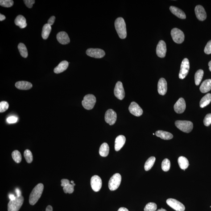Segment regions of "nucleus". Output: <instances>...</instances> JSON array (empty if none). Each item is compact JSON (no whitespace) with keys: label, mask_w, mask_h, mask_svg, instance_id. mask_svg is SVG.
I'll return each instance as SVG.
<instances>
[{"label":"nucleus","mask_w":211,"mask_h":211,"mask_svg":"<svg viewBox=\"0 0 211 211\" xmlns=\"http://www.w3.org/2000/svg\"><path fill=\"white\" fill-rule=\"evenodd\" d=\"M86 54L88 56L96 58H101L105 55L104 50L100 49H88L87 50Z\"/></svg>","instance_id":"nucleus-11"},{"label":"nucleus","mask_w":211,"mask_h":211,"mask_svg":"<svg viewBox=\"0 0 211 211\" xmlns=\"http://www.w3.org/2000/svg\"><path fill=\"white\" fill-rule=\"evenodd\" d=\"M196 17L200 21H204L206 18V13L204 8L201 5H197L195 8Z\"/></svg>","instance_id":"nucleus-17"},{"label":"nucleus","mask_w":211,"mask_h":211,"mask_svg":"<svg viewBox=\"0 0 211 211\" xmlns=\"http://www.w3.org/2000/svg\"><path fill=\"white\" fill-rule=\"evenodd\" d=\"M24 2L26 6L29 8H32L33 5L35 3V1L34 0H24Z\"/></svg>","instance_id":"nucleus-43"},{"label":"nucleus","mask_w":211,"mask_h":211,"mask_svg":"<svg viewBox=\"0 0 211 211\" xmlns=\"http://www.w3.org/2000/svg\"><path fill=\"white\" fill-rule=\"evenodd\" d=\"M204 52L207 55L211 54V40L207 43L204 48Z\"/></svg>","instance_id":"nucleus-42"},{"label":"nucleus","mask_w":211,"mask_h":211,"mask_svg":"<svg viewBox=\"0 0 211 211\" xmlns=\"http://www.w3.org/2000/svg\"><path fill=\"white\" fill-rule=\"evenodd\" d=\"M170 10L173 14H175L178 17L183 19H185L186 18V16L184 12L175 6H171L170 7Z\"/></svg>","instance_id":"nucleus-23"},{"label":"nucleus","mask_w":211,"mask_h":211,"mask_svg":"<svg viewBox=\"0 0 211 211\" xmlns=\"http://www.w3.org/2000/svg\"><path fill=\"white\" fill-rule=\"evenodd\" d=\"M96 102V97L94 95L88 94L84 96L83 100L82 101V104L84 109L90 110L94 107Z\"/></svg>","instance_id":"nucleus-5"},{"label":"nucleus","mask_w":211,"mask_h":211,"mask_svg":"<svg viewBox=\"0 0 211 211\" xmlns=\"http://www.w3.org/2000/svg\"><path fill=\"white\" fill-rule=\"evenodd\" d=\"M155 134L157 137H159L162 139L165 140H171L172 139L173 137V136L171 133L162 130L157 131L156 132Z\"/></svg>","instance_id":"nucleus-25"},{"label":"nucleus","mask_w":211,"mask_h":211,"mask_svg":"<svg viewBox=\"0 0 211 211\" xmlns=\"http://www.w3.org/2000/svg\"><path fill=\"white\" fill-rule=\"evenodd\" d=\"M17 118L14 116L9 117L7 119V122L9 124L15 123L17 122Z\"/></svg>","instance_id":"nucleus-44"},{"label":"nucleus","mask_w":211,"mask_h":211,"mask_svg":"<svg viewBox=\"0 0 211 211\" xmlns=\"http://www.w3.org/2000/svg\"><path fill=\"white\" fill-rule=\"evenodd\" d=\"M56 38L58 41L61 44H67L70 42L69 36L65 32L61 31L58 33Z\"/></svg>","instance_id":"nucleus-19"},{"label":"nucleus","mask_w":211,"mask_h":211,"mask_svg":"<svg viewBox=\"0 0 211 211\" xmlns=\"http://www.w3.org/2000/svg\"><path fill=\"white\" fill-rule=\"evenodd\" d=\"M9 108V104L6 101H2L0 102V112H6Z\"/></svg>","instance_id":"nucleus-40"},{"label":"nucleus","mask_w":211,"mask_h":211,"mask_svg":"<svg viewBox=\"0 0 211 211\" xmlns=\"http://www.w3.org/2000/svg\"><path fill=\"white\" fill-rule=\"evenodd\" d=\"M9 198L10 199V200H14L16 198V197L14 196V195L13 194H10L9 195Z\"/></svg>","instance_id":"nucleus-48"},{"label":"nucleus","mask_w":211,"mask_h":211,"mask_svg":"<svg viewBox=\"0 0 211 211\" xmlns=\"http://www.w3.org/2000/svg\"><path fill=\"white\" fill-rule=\"evenodd\" d=\"M175 124L178 129L184 133L191 132L193 129V124L191 121H177Z\"/></svg>","instance_id":"nucleus-4"},{"label":"nucleus","mask_w":211,"mask_h":211,"mask_svg":"<svg viewBox=\"0 0 211 211\" xmlns=\"http://www.w3.org/2000/svg\"><path fill=\"white\" fill-rule=\"evenodd\" d=\"M24 156L26 162L30 163L32 162L33 156L31 151L28 150H25L24 152Z\"/></svg>","instance_id":"nucleus-36"},{"label":"nucleus","mask_w":211,"mask_h":211,"mask_svg":"<svg viewBox=\"0 0 211 211\" xmlns=\"http://www.w3.org/2000/svg\"><path fill=\"white\" fill-rule=\"evenodd\" d=\"M61 186L64 187L70 184L69 180L67 179H62L61 180Z\"/></svg>","instance_id":"nucleus-45"},{"label":"nucleus","mask_w":211,"mask_h":211,"mask_svg":"<svg viewBox=\"0 0 211 211\" xmlns=\"http://www.w3.org/2000/svg\"><path fill=\"white\" fill-rule=\"evenodd\" d=\"M204 75V71L200 69L196 72L195 75V84L196 85H199L202 80Z\"/></svg>","instance_id":"nucleus-32"},{"label":"nucleus","mask_w":211,"mask_h":211,"mask_svg":"<svg viewBox=\"0 0 211 211\" xmlns=\"http://www.w3.org/2000/svg\"><path fill=\"white\" fill-rule=\"evenodd\" d=\"M156 54L159 57L163 58L165 57L167 47L165 42L163 40L159 41L156 47Z\"/></svg>","instance_id":"nucleus-15"},{"label":"nucleus","mask_w":211,"mask_h":211,"mask_svg":"<svg viewBox=\"0 0 211 211\" xmlns=\"http://www.w3.org/2000/svg\"><path fill=\"white\" fill-rule=\"evenodd\" d=\"M12 157L14 160L17 163H19L22 160V156L20 152L18 150H15L12 153Z\"/></svg>","instance_id":"nucleus-34"},{"label":"nucleus","mask_w":211,"mask_h":211,"mask_svg":"<svg viewBox=\"0 0 211 211\" xmlns=\"http://www.w3.org/2000/svg\"><path fill=\"white\" fill-rule=\"evenodd\" d=\"M208 66H209V70L211 72V60L209 62V63H208Z\"/></svg>","instance_id":"nucleus-52"},{"label":"nucleus","mask_w":211,"mask_h":211,"mask_svg":"<svg viewBox=\"0 0 211 211\" xmlns=\"http://www.w3.org/2000/svg\"><path fill=\"white\" fill-rule=\"evenodd\" d=\"M171 167V162L168 159L166 158L163 161L162 163V168L165 172H167L169 170Z\"/></svg>","instance_id":"nucleus-35"},{"label":"nucleus","mask_w":211,"mask_h":211,"mask_svg":"<svg viewBox=\"0 0 211 211\" xmlns=\"http://www.w3.org/2000/svg\"><path fill=\"white\" fill-rule=\"evenodd\" d=\"M14 23L16 25L19 26L21 29L24 28L27 26L26 18L22 15H19L17 16L14 20Z\"/></svg>","instance_id":"nucleus-26"},{"label":"nucleus","mask_w":211,"mask_h":211,"mask_svg":"<svg viewBox=\"0 0 211 211\" xmlns=\"http://www.w3.org/2000/svg\"><path fill=\"white\" fill-rule=\"evenodd\" d=\"M51 30H52L51 26L48 24H46L43 26L42 33V37L43 39H47L49 36Z\"/></svg>","instance_id":"nucleus-27"},{"label":"nucleus","mask_w":211,"mask_h":211,"mask_svg":"<svg viewBox=\"0 0 211 211\" xmlns=\"http://www.w3.org/2000/svg\"><path fill=\"white\" fill-rule=\"evenodd\" d=\"M121 175L119 173L114 174L109 179V187L111 191H115L119 187L121 182Z\"/></svg>","instance_id":"nucleus-6"},{"label":"nucleus","mask_w":211,"mask_h":211,"mask_svg":"<svg viewBox=\"0 0 211 211\" xmlns=\"http://www.w3.org/2000/svg\"><path fill=\"white\" fill-rule=\"evenodd\" d=\"M174 108L176 113L179 114L183 113L186 109V103L184 99L179 98L174 105Z\"/></svg>","instance_id":"nucleus-16"},{"label":"nucleus","mask_w":211,"mask_h":211,"mask_svg":"<svg viewBox=\"0 0 211 211\" xmlns=\"http://www.w3.org/2000/svg\"><path fill=\"white\" fill-rule=\"evenodd\" d=\"M130 112L137 117H139L143 113V110L136 102H133L130 104L129 107Z\"/></svg>","instance_id":"nucleus-14"},{"label":"nucleus","mask_w":211,"mask_h":211,"mask_svg":"<svg viewBox=\"0 0 211 211\" xmlns=\"http://www.w3.org/2000/svg\"><path fill=\"white\" fill-rule=\"evenodd\" d=\"M156 158L155 157L151 156L148 158L145 163L144 168L145 171H148L151 168L155 163Z\"/></svg>","instance_id":"nucleus-31"},{"label":"nucleus","mask_w":211,"mask_h":211,"mask_svg":"<svg viewBox=\"0 0 211 211\" xmlns=\"http://www.w3.org/2000/svg\"><path fill=\"white\" fill-rule=\"evenodd\" d=\"M14 1L12 0H1L0 5L2 7L10 8L14 5Z\"/></svg>","instance_id":"nucleus-38"},{"label":"nucleus","mask_w":211,"mask_h":211,"mask_svg":"<svg viewBox=\"0 0 211 211\" xmlns=\"http://www.w3.org/2000/svg\"><path fill=\"white\" fill-rule=\"evenodd\" d=\"M55 18H55V16L51 17L49 19L48 23H47V24L50 25L51 26H52V25L54 24V22H55Z\"/></svg>","instance_id":"nucleus-46"},{"label":"nucleus","mask_w":211,"mask_h":211,"mask_svg":"<svg viewBox=\"0 0 211 211\" xmlns=\"http://www.w3.org/2000/svg\"><path fill=\"white\" fill-rule=\"evenodd\" d=\"M115 96L119 100H122L125 97V92L122 83L121 81L117 82L114 88Z\"/></svg>","instance_id":"nucleus-13"},{"label":"nucleus","mask_w":211,"mask_h":211,"mask_svg":"<svg viewBox=\"0 0 211 211\" xmlns=\"http://www.w3.org/2000/svg\"><path fill=\"white\" fill-rule=\"evenodd\" d=\"M109 145L106 143H103L101 145L99 151L100 155L102 157L108 156L109 154Z\"/></svg>","instance_id":"nucleus-29"},{"label":"nucleus","mask_w":211,"mask_h":211,"mask_svg":"<svg viewBox=\"0 0 211 211\" xmlns=\"http://www.w3.org/2000/svg\"><path fill=\"white\" fill-rule=\"evenodd\" d=\"M63 190L65 193L66 194H72L74 191V186L73 184L70 183L68 185L63 187Z\"/></svg>","instance_id":"nucleus-39"},{"label":"nucleus","mask_w":211,"mask_h":211,"mask_svg":"<svg viewBox=\"0 0 211 211\" xmlns=\"http://www.w3.org/2000/svg\"><path fill=\"white\" fill-rule=\"evenodd\" d=\"M117 118V113L113 109H109L105 113V121L110 125H113L115 123Z\"/></svg>","instance_id":"nucleus-12"},{"label":"nucleus","mask_w":211,"mask_h":211,"mask_svg":"<svg viewBox=\"0 0 211 211\" xmlns=\"http://www.w3.org/2000/svg\"><path fill=\"white\" fill-rule=\"evenodd\" d=\"M18 47L21 56L24 58H27L28 56V52L26 46L23 43H20Z\"/></svg>","instance_id":"nucleus-33"},{"label":"nucleus","mask_w":211,"mask_h":211,"mask_svg":"<svg viewBox=\"0 0 211 211\" xmlns=\"http://www.w3.org/2000/svg\"><path fill=\"white\" fill-rule=\"evenodd\" d=\"M118 211H129L128 209L126 208L121 207L118 209Z\"/></svg>","instance_id":"nucleus-51"},{"label":"nucleus","mask_w":211,"mask_h":211,"mask_svg":"<svg viewBox=\"0 0 211 211\" xmlns=\"http://www.w3.org/2000/svg\"><path fill=\"white\" fill-rule=\"evenodd\" d=\"M211 102V94L207 93L202 98L200 102V108H203L209 105Z\"/></svg>","instance_id":"nucleus-30"},{"label":"nucleus","mask_w":211,"mask_h":211,"mask_svg":"<svg viewBox=\"0 0 211 211\" xmlns=\"http://www.w3.org/2000/svg\"><path fill=\"white\" fill-rule=\"evenodd\" d=\"M6 19V17L2 14H0V21H2Z\"/></svg>","instance_id":"nucleus-49"},{"label":"nucleus","mask_w":211,"mask_h":211,"mask_svg":"<svg viewBox=\"0 0 211 211\" xmlns=\"http://www.w3.org/2000/svg\"><path fill=\"white\" fill-rule=\"evenodd\" d=\"M73 184L74 186L76 185V184H74V183H73V184Z\"/></svg>","instance_id":"nucleus-55"},{"label":"nucleus","mask_w":211,"mask_h":211,"mask_svg":"<svg viewBox=\"0 0 211 211\" xmlns=\"http://www.w3.org/2000/svg\"><path fill=\"white\" fill-rule=\"evenodd\" d=\"M126 141V138L124 136L121 135L117 137L116 138L115 143V151H120L125 144Z\"/></svg>","instance_id":"nucleus-20"},{"label":"nucleus","mask_w":211,"mask_h":211,"mask_svg":"<svg viewBox=\"0 0 211 211\" xmlns=\"http://www.w3.org/2000/svg\"><path fill=\"white\" fill-rule=\"evenodd\" d=\"M91 186L95 192H97L101 190L102 186V181L101 178L97 175L92 177L90 180Z\"/></svg>","instance_id":"nucleus-10"},{"label":"nucleus","mask_w":211,"mask_h":211,"mask_svg":"<svg viewBox=\"0 0 211 211\" xmlns=\"http://www.w3.org/2000/svg\"><path fill=\"white\" fill-rule=\"evenodd\" d=\"M15 192L16 193L17 196H18V197H19V196H21V191L20 190L18 189V188H17L16 189Z\"/></svg>","instance_id":"nucleus-47"},{"label":"nucleus","mask_w":211,"mask_h":211,"mask_svg":"<svg viewBox=\"0 0 211 211\" xmlns=\"http://www.w3.org/2000/svg\"><path fill=\"white\" fill-rule=\"evenodd\" d=\"M189 60L187 58H184L181 65L180 71L179 74V79L183 80L186 77L189 72Z\"/></svg>","instance_id":"nucleus-8"},{"label":"nucleus","mask_w":211,"mask_h":211,"mask_svg":"<svg viewBox=\"0 0 211 211\" xmlns=\"http://www.w3.org/2000/svg\"><path fill=\"white\" fill-rule=\"evenodd\" d=\"M211 90V79L205 80L200 85V90L202 93H207Z\"/></svg>","instance_id":"nucleus-24"},{"label":"nucleus","mask_w":211,"mask_h":211,"mask_svg":"<svg viewBox=\"0 0 211 211\" xmlns=\"http://www.w3.org/2000/svg\"><path fill=\"white\" fill-rule=\"evenodd\" d=\"M157 206L156 204L154 203H149L144 208V211H156Z\"/></svg>","instance_id":"nucleus-37"},{"label":"nucleus","mask_w":211,"mask_h":211,"mask_svg":"<svg viewBox=\"0 0 211 211\" xmlns=\"http://www.w3.org/2000/svg\"><path fill=\"white\" fill-rule=\"evenodd\" d=\"M16 87L21 90H28L32 87L33 85L31 83L26 81H19L16 83Z\"/></svg>","instance_id":"nucleus-21"},{"label":"nucleus","mask_w":211,"mask_h":211,"mask_svg":"<svg viewBox=\"0 0 211 211\" xmlns=\"http://www.w3.org/2000/svg\"><path fill=\"white\" fill-rule=\"evenodd\" d=\"M171 35L173 40L176 43L180 44L184 41V33L178 29L176 28L173 29L171 30Z\"/></svg>","instance_id":"nucleus-7"},{"label":"nucleus","mask_w":211,"mask_h":211,"mask_svg":"<svg viewBox=\"0 0 211 211\" xmlns=\"http://www.w3.org/2000/svg\"><path fill=\"white\" fill-rule=\"evenodd\" d=\"M167 211L166 209H163V208H161L160 209H158L157 211Z\"/></svg>","instance_id":"nucleus-53"},{"label":"nucleus","mask_w":211,"mask_h":211,"mask_svg":"<svg viewBox=\"0 0 211 211\" xmlns=\"http://www.w3.org/2000/svg\"><path fill=\"white\" fill-rule=\"evenodd\" d=\"M167 82L163 78L159 79L158 84V93L162 96H164L167 93Z\"/></svg>","instance_id":"nucleus-18"},{"label":"nucleus","mask_w":211,"mask_h":211,"mask_svg":"<svg viewBox=\"0 0 211 211\" xmlns=\"http://www.w3.org/2000/svg\"><path fill=\"white\" fill-rule=\"evenodd\" d=\"M115 26L117 34L121 39H125L127 36L126 23L123 18L119 17L116 20Z\"/></svg>","instance_id":"nucleus-2"},{"label":"nucleus","mask_w":211,"mask_h":211,"mask_svg":"<svg viewBox=\"0 0 211 211\" xmlns=\"http://www.w3.org/2000/svg\"><path fill=\"white\" fill-rule=\"evenodd\" d=\"M44 186L42 183H39L33 189L29 198V203L32 205L36 203L41 196Z\"/></svg>","instance_id":"nucleus-1"},{"label":"nucleus","mask_w":211,"mask_h":211,"mask_svg":"<svg viewBox=\"0 0 211 211\" xmlns=\"http://www.w3.org/2000/svg\"><path fill=\"white\" fill-rule=\"evenodd\" d=\"M46 211H52V207L51 206L49 205L46 208Z\"/></svg>","instance_id":"nucleus-50"},{"label":"nucleus","mask_w":211,"mask_h":211,"mask_svg":"<svg viewBox=\"0 0 211 211\" xmlns=\"http://www.w3.org/2000/svg\"><path fill=\"white\" fill-rule=\"evenodd\" d=\"M203 122L205 126H209L211 124V113L206 115L204 118Z\"/></svg>","instance_id":"nucleus-41"},{"label":"nucleus","mask_w":211,"mask_h":211,"mask_svg":"<svg viewBox=\"0 0 211 211\" xmlns=\"http://www.w3.org/2000/svg\"><path fill=\"white\" fill-rule=\"evenodd\" d=\"M169 206L171 207L176 211H184L185 210V206L180 202L175 199H168L166 201Z\"/></svg>","instance_id":"nucleus-9"},{"label":"nucleus","mask_w":211,"mask_h":211,"mask_svg":"<svg viewBox=\"0 0 211 211\" xmlns=\"http://www.w3.org/2000/svg\"><path fill=\"white\" fill-rule=\"evenodd\" d=\"M179 167L182 169L185 170L188 168L189 165V162L186 158L184 156H180L178 159Z\"/></svg>","instance_id":"nucleus-28"},{"label":"nucleus","mask_w":211,"mask_h":211,"mask_svg":"<svg viewBox=\"0 0 211 211\" xmlns=\"http://www.w3.org/2000/svg\"><path fill=\"white\" fill-rule=\"evenodd\" d=\"M71 183H72V184H73V183H74V181H71Z\"/></svg>","instance_id":"nucleus-54"},{"label":"nucleus","mask_w":211,"mask_h":211,"mask_svg":"<svg viewBox=\"0 0 211 211\" xmlns=\"http://www.w3.org/2000/svg\"><path fill=\"white\" fill-rule=\"evenodd\" d=\"M68 64L69 63L67 61H63L55 67L54 70V72L56 74H60L64 72L68 68Z\"/></svg>","instance_id":"nucleus-22"},{"label":"nucleus","mask_w":211,"mask_h":211,"mask_svg":"<svg viewBox=\"0 0 211 211\" xmlns=\"http://www.w3.org/2000/svg\"><path fill=\"white\" fill-rule=\"evenodd\" d=\"M24 199L21 195L19 197L16 196L14 200H10L8 205V211H18L23 203Z\"/></svg>","instance_id":"nucleus-3"}]
</instances>
